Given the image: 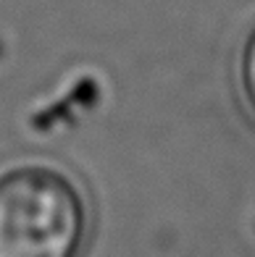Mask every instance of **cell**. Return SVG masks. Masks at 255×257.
<instances>
[{"label":"cell","instance_id":"cell-2","mask_svg":"<svg viewBox=\"0 0 255 257\" xmlns=\"http://www.w3.org/2000/svg\"><path fill=\"white\" fill-rule=\"evenodd\" d=\"M242 89L247 95L250 108L255 110V29L245 42V50H242Z\"/></svg>","mask_w":255,"mask_h":257},{"label":"cell","instance_id":"cell-1","mask_svg":"<svg viewBox=\"0 0 255 257\" xmlns=\"http://www.w3.org/2000/svg\"><path fill=\"white\" fill-rule=\"evenodd\" d=\"M87 210L79 189L53 168L0 176V257H76Z\"/></svg>","mask_w":255,"mask_h":257}]
</instances>
